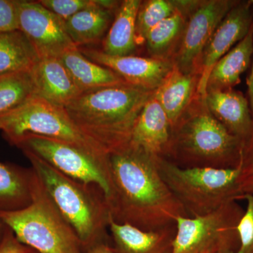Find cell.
Listing matches in <instances>:
<instances>
[{
	"instance_id": "15",
	"label": "cell",
	"mask_w": 253,
	"mask_h": 253,
	"mask_svg": "<svg viewBox=\"0 0 253 253\" xmlns=\"http://www.w3.org/2000/svg\"><path fill=\"white\" fill-rule=\"evenodd\" d=\"M36 96L59 107L81 94L63 63L56 57H40L31 68Z\"/></svg>"
},
{
	"instance_id": "20",
	"label": "cell",
	"mask_w": 253,
	"mask_h": 253,
	"mask_svg": "<svg viewBox=\"0 0 253 253\" xmlns=\"http://www.w3.org/2000/svg\"><path fill=\"white\" fill-rule=\"evenodd\" d=\"M36 176L32 168L0 162V212H13L29 206Z\"/></svg>"
},
{
	"instance_id": "30",
	"label": "cell",
	"mask_w": 253,
	"mask_h": 253,
	"mask_svg": "<svg viewBox=\"0 0 253 253\" xmlns=\"http://www.w3.org/2000/svg\"><path fill=\"white\" fill-rule=\"evenodd\" d=\"M91 0H41L39 1L46 9L66 21L75 14L91 4Z\"/></svg>"
},
{
	"instance_id": "17",
	"label": "cell",
	"mask_w": 253,
	"mask_h": 253,
	"mask_svg": "<svg viewBox=\"0 0 253 253\" xmlns=\"http://www.w3.org/2000/svg\"><path fill=\"white\" fill-rule=\"evenodd\" d=\"M109 232L113 249L117 253H172L176 225L145 231L129 224H120L111 218Z\"/></svg>"
},
{
	"instance_id": "18",
	"label": "cell",
	"mask_w": 253,
	"mask_h": 253,
	"mask_svg": "<svg viewBox=\"0 0 253 253\" xmlns=\"http://www.w3.org/2000/svg\"><path fill=\"white\" fill-rule=\"evenodd\" d=\"M199 80L197 75L186 74L174 65L154 91V97L167 115L172 131L192 102Z\"/></svg>"
},
{
	"instance_id": "23",
	"label": "cell",
	"mask_w": 253,
	"mask_h": 253,
	"mask_svg": "<svg viewBox=\"0 0 253 253\" xmlns=\"http://www.w3.org/2000/svg\"><path fill=\"white\" fill-rule=\"evenodd\" d=\"M113 11L99 6L96 0L65 21V28L75 45H87L99 41L112 20Z\"/></svg>"
},
{
	"instance_id": "13",
	"label": "cell",
	"mask_w": 253,
	"mask_h": 253,
	"mask_svg": "<svg viewBox=\"0 0 253 253\" xmlns=\"http://www.w3.org/2000/svg\"><path fill=\"white\" fill-rule=\"evenodd\" d=\"M87 59L111 69L126 84L154 91L161 85L174 63L172 60L145 58L134 55L112 56L101 50L80 49Z\"/></svg>"
},
{
	"instance_id": "16",
	"label": "cell",
	"mask_w": 253,
	"mask_h": 253,
	"mask_svg": "<svg viewBox=\"0 0 253 253\" xmlns=\"http://www.w3.org/2000/svg\"><path fill=\"white\" fill-rule=\"evenodd\" d=\"M210 113L231 134L246 142L253 134V119L244 95L231 89L207 91L204 99Z\"/></svg>"
},
{
	"instance_id": "6",
	"label": "cell",
	"mask_w": 253,
	"mask_h": 253,
	"mask_svg": "<svg viewBox=\"0 0 253 253\" xmlns=\"http://www.w3.org/2000/svg\"><path fill=\"white\" fill-rule=\"evenodd\" d=\"M158 165L163 180L189 217L204 215L242 199L239 185L241 164L228 169L181 168L159 158Z\"/></svg>"
},
{
	"instance_id": "31",
	"label": "cell",
	"mask_w": 253,
	"mask_h": 253,
	"mask_svg": "<svg viewBox=\"0 0 253 253\" xmlns=\"http://www.w3.org/2000/svg\"><path fill=\"white\" fill-rule=\"evenodd\" d=\"M18 0H0V33L18 31Z\"/></svg>"
},
{
	"instance_id": "27",
	"label": "cell",
	"mask_w": 253,
	"mask_h": 253,
	"mask_svg": "<svg viewBox=\"0 0 253 253\" xmlns=\"http://www.w3.org/2000/svg\"><path fill=\"white\" fill-rule=\"evenodd\" d=\"M176 11L175 1L149 0L141 1L136 18V42L138 46L144 44L148 33L163 20Z\"/></svg>"
},
{
	"instance_id": "35",
	"label": "cell",
	"mask_w": 253,
	"mask_h": 253,
	"mask_svg": "<svg viewBox=\"0 0 253 253\" xmlns=\"http://www.w3.org/2000/svg\"><path fill=\"white\" fill-rule=\"evenodd\" d=\"M6 226L5 225L4 222L0 219V242L4 236L5 230H6Z\"/></svg>"
},
{
	"instance_id": "5",
	"label": "cell",
	"mask_w": 253,
	"mask_h": 253,
	"mask_svg": "<svg viewBox=\"0 0 253 253\" xmlns=\"http://www.w3.org/2000/svg\"><path fill=\"white\" fill-rule=\"evenodd\" d=\"M0 219L22 244L38 253H86L37 174L31 204L19 211L0 212Z\"/></svg>"
},
{
	"instance_id": "19",
	"label": "cell",
	"mask_w": 253,
	"mask_h": 253,
	"mask_svg": "<svg viewBox=\"0 0 253 253\" xmlns=\"http://www.w3.org/2000/svg\"><path fill=\"white\" fill-rule=\"evenodd\" d=\"M141 4L139 0L121 1L116 11L114 20L103 41L104 54L112 56L133 55L137 48L136 42V18Z\"/></svg>"
},
{
	"instance_id": "10",
	"label": "cell",
	"mask_w": 253,
	"mask_h": 253,
	"mask_svg": "<svg viewBox=\"0 0 253 253\" xmlns=\"http://www.w3.org/2000/svg\"><path fill=\"white\" fill-rule=\"evenodd\" d=\"M236 4L229 0L197 1L186 16L184 31L172 60L179 71L199 76L205 48L219 23Z\"/></svg>"
},
{
	"instance_id": "25",
	"label": "cell",
	"mask_w": 253,
	"mask_h": 253,
	"mask_svg": "<svg viewBox=\"0 0 253 253\" xmlns=\"http://www.w3.org/2000/svg\"><path fill=\"white\" fill-rule=\"evenodd\" d=\"M186 20L185 13L176 6V11L172 16L163 20L149 31L144 44L151 57L171 60L169 59V53L178 42H180Z\"/></svg>"
},
{
	"instance_id": "12",
	"label": "cell",
	"mask_w": 253,
	"mask_h": 253,
	"mask_svg": "<svg viewBox=\"0 0 253 253\" xmlns=\"http://www.w3.org/2000/svg\"><path fill=\"white\" fill-rule=\"evenodd\" d=\"M252 1L237 3L219 23L205 48L200 62L199 80L196 89V94L202 99L206 95L211 70L236 43L247 36L252 27Z\"/></svg>"
},
{
	"instance_id": "1",
	"label": "cell",
	"mask_w": 253,
	"mask_h": 253,
	"mask_svg": "<svg viewBox=\"0 0 253 253\" xmlns=\"http://www.w3.org/2000/svg\"><path fill=\"white\" fill-rule=\"evenodd\" d=\"M158 158L129 141L109 153L106 201L113 220L153 231L189 217L163 180Z\"/></svg>"
},
{
	"instance_id": "28",
	"label": "cell",
	"mask_w": 253,
	"mask_h": 253,
	"mask_svg": "<svg viewBox=\"0 0 253 253\" xmlns=\"http://www.w3.org/2000/svg\"><path fill=\"white\" fill-rule=\"evenodd\" d=\"M247 208L238 224L240 246L236 253H253V194L246 195Z\"/></svg>"
},
{
	"instance_id": "26",
	"label": "cell",
	"mask_w": 253,
	"mask_h": 253,
	"mask_svg": "<svg viewBox=\"0 0 253 253\" xmlns=\"http://www.w3.org/2000/svg\"><path fill=\"white\" fill-rule=\"evenodd\" d=\"M36 96L30 71L0 75V116L9 113Z\"/></svg>"
},
{
	"instance_id": "8",
	"label": "cell",
	"mask_w": 253,
	"mask_h": 253,
	"mask_svg": "<svg viewBox=\"0 0 253 253\" xmlns=\"http://www.w3.org/2000/svg\"><path fill=\"white\" fill-rule=\"evenodd\" d=\"M244 212L236 201H231L204 215L178 217L172 253H237V227Z\"/></svg>"
},
{
	"instance_id": "24",
	"label": "cell",
	"mask_w": 253,
	"mask_h": 253,
	"mask_svg": "<svg viewBox=\"0 0 253 253\" xmlns=\"http://www.w3.org/2000/svg\"><path fill=\"white\" fill-rule=\"evenodd\" d=\"M39 58L22 32L0 33V75L30 71Z\"/></svg>"
},
{
	"instance_id": "3",
	"label": "cell",
	"mask_w": 253,
	"mask_h": 253,
	"mask_svg": "<svg viewBox=\"0 0 253 253\" xmlns=\"http://www.w3.org/2000/svg\"><path fill=\"white\" fill-rule=\"evenodd\" d=\"M22 151L85 251L95 245L109 243L111 215L104 191L99 186L74 180L33 153Z\"/></svg>"
},
{
	"instance_id": "4",
	"label": "cell",
	"mask_w": 253,
	"mask_h": 253,
	"mask_svg": "<svg viewBox=\"0 0 253 253\" xmlns=\"http://www.w3.org/2000/svg\"><path fill=\"white\" fill-rule=\"evenodd\" d=\"M188 109L173 129L168 157L181 168L239 167L245 141L210 113L202 98L195 111Z\"/></svg>"
},
{
	"instance_id": "34",
	"label": "cell",
	"mask_w": 253,
	"mask_h": 253,
	"mask_svg": "<svg viewBox=\"0 0 253 253\" xmlns=\"http://www.w3.org/2000/svg\"><path fill=\"white\" fill-rule=\"evenodd\" d=\"M248 86H249V95L250 98V104H251V113L253 118V63L252 70L248 80Z\"/></svg>"
},
{
	"instance_id": "32",
	"label": "cell",
	"mask_w": 253,
	"mask_h": 253,
	"mask_svg": "<svg viewBox=\"0 0 253 253\" xmlns=\"http://www.w3.org/2000/svg\"><path fill=\"white\" fill-rule=\"evenodd\" d=\"M0 253H38L22 244L14 233L6 226L4 236L0 242Z\"/></svg>"
},
{
	"instance_id": "22",
	"label": "cell",
	"mask_w": 253,
	"mask_h": 253,
	"mask_svg": "<svg viewBox=\"0 0 253 253\" xmlns=\"http://www.w3.org/2000/svg\"><path fill=\"white\" fill-rule=\"evenodd\" d=\"M59 59L81 92L126 83L109 68L87 59L79 48L68 50Z\"/></svg>"
},
{
	"instance_id": "9",
	"label": "cell",
	"mask_w": 253,
	"mask_h": 253,
	"mask_svg": "<svg viewBox=\"0 0 253 253\" xmlns=\"http://www.w3.org/2000/svg\"><path fill=\"white\" fill-rule=\"evenodd\" d=\"M21 151L33 153L56 170L80 182L99 186L106 199L110 193L108 156L56 139L26 134L15 143Z\"/></svg>"
},
{
	"instance_id": "14",
	"label": "cell",
	"mask_w": 253,
	"mask_h": 253,
	"mask_svg": "<svg viewBox=\"0 0 253 253\" xmlns=\"http://www.w3.org/2000/svg\"><path fill=\"white\" fill-rule=\"evenodd\" d=\"M172 138L170 123L153 93L133 126L129 142L156 157L167 158Z\"/></svg>"
},
{
	"instance_id": "33",
	"label": "cell",
	"mask_w": 253,
	"mask_h": 253,
	"mask_svg": "<svg viewBox=\"0 0 253 253\" xmlns=\"http://www.w3.org/2000/svg\"><path fill=\"white\" fill-rule=\"evenodd\" d=\"M86 253H117L109 243H101L86 250Z\"/></svg>"
},
{
	"instance_id": "11",
	"label": "cell",
	"mask_w": 253,
	"mask_h": 253,
	"mask_svg": "<svg viewBox=\"0 0 253 253\" xmlns=\"http://www.w3.org/2000/svg\"><path fill=\"white\" fill-rule=\"evenodd\" d=\"M18 31L34 46L40 57L59 58L78 48L71 41L64 21L46 9L39 1L18 0Z\"/></svg>"
},
{
	"instance_id": "2",
	"label": "cell",
	"mask_w": 253,
	"mask_h": 253,
	"mask_svg": "<svg viewBox=\"0 0 253 253\" xmlns=\"http://www.w3.org/2000/svg\"><path fill=\"white\" fill-rule=\"evenodd\" d=\"M153 93L126 83L104 86L83 91L65 109L86 136L109 153L129 141Z\"/></svg>"
},
{
	"instance_id": "29",
	"label": "cell",
	"mask_w": 253,
	"mask_h": 253,
	"mask_svg": "<svg viewBox=\"0 0 253 253\" xmlns=\"http://www.w3.org/2000/svg\"><path fill=\"white\" fill-rule=\"evenodd\" d=\"M239 185L242 199L246 195L253 194V134L243 150Z\"/></svg>"
},
{
	"instance_id": "7",
	"label": "cell",
	"mask_w": 253,
	"mask_h": 253,
	"mask_svg": "<svg viewBox=\"0 0 253 253\" xmlns=\"http://www.w3.org/2000/svg\"><path fill=\"white\" fill-rule=\"evenodd\" d=\"M0 130L11 145L23 136L32 134L68 143L98 156L109 154L78 128L64 108L37 96L0 116Z\"/></svg>"
},
{
	"instance_id": "21",
	"label": "cell",
	"mask_w": 253,
	"mask_h": 253,
	"mask_svg": "<svg viewBox=\"0 0 253 253\" xmlns=\"http://www.w3.org/2000/svg\"><path fill=\"white\" fill-rule=\"evenodd\" d=\"M253 54V25L247 36L240 41L211 70L207 91L230 89L240 82L241 75L249 68Z\"/></svg>"
}]
</instances>
